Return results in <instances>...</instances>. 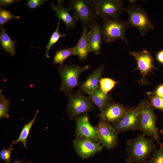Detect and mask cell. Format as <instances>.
Listing matches in <instances>:
<instances>
[{"label":"cell","instance_id":"cell-30","mask_svg":"<svg viewBox=\"0 0 163 163\" xmlns=\"http://www.w3.org/2000/svg\"><path fill=\"white\" fill-rule=\"evenodd\" d=\"M47 1L46 0H28L26 5L31 9L37 8Z\"/></svg>","mask_w":163,"mask_h":163},{"label":"cell","instance_id":"cell-2","mask_svg":"<svg viewBox=\"0 0 163 163\" xmlns=\"http://www.w3.org/2000/svg\"><path fill=\"white\" fill-rule=\"evenodd\" d=\"M67 5L73 12L77 20L81 22L83 28L87 30L96 22L98 16L94 0H72Z\"/></svg>","mask_w":163,"mask_h":163},{"label":"cell","instance_id":"cell-7","mask_svg":"<svg viewBox=\"0 0 163 163\" xmlns=\"http://www.w3.org/2000/svg\"><path fill=\"white\" fill-rule=\"evenodd\" d=\"M68 98L66 110L70 119L75 120L79 116L93 111L95 107L89 97L80 89L67 96Z\"/></svg>","mask_w":163,"mask_h":163},{"label":"cell","instance_id":"cell-14","mask_svg":"<svg viewBox=\"0 0 163 163\" xmlns=\"http://www.w3.org/2000/svg\"><path fill=\"white\" fill-rule=\"evenodd\" d=\"M105 66V64H102L95 69L84 82L80 83L79 87L83 93L88 95L98 87Z\"/></svg>","mask_w":163,"mask_h":163},{"label":"cell","instance_id":"cell-19","mask_svg":"<svg viewBox=\"0 0 163 163\" xmlns=\"http://www.w3.org/2000/svg\"><path fill=\"white\" fill-rule=\"evenodd\" d=\"M76 55L80 61L86 60L90 51L87 30L83 28L82 34L77 44L73 47Z\"/></svg>","mask_w":163,"mask_h":163},{"label":"cell","instance_id":"cell-34","mask_svg":"<svg viewBox=\"0 0 163 163\" xmlns=\"http://www.w3.org/2000/svg\"><path fill=\"white\" fill-rule=\"evenodd\" d=\"M12 163H24V161L21 159H16Z\"/></svg>","mask_w":163,"mask_h":163},{"label":"cell","instance_id":"cell-20","mask_svg":"<svg viewBox=\"0 0 163 163\" xmlns=\"http://www.w3.org/2000/svg\"><path fill=\"white\" fill-rule=\"evenodd\" d=\"M0 43L2 50L6 51L11 56L15 55L14 45L17 44L16 43L11 39L3 26H1L0 29Z\"/></svg>","mask_w":163,"mask_h":163},{"label":"cell","instance_id":"cell-25","mask_svg":"<svg viewBox=\"0 0 163 163\" xmlns=\"http://www.w3.org/2000/svg\"><path fill=\"white\" fill-rule=\"evenodd\" d=\"M118 82L109 78H101L99 82V86L104 93L108 94Z\"/></svg>","mask_w":163,"mask_h":163},{"label":"cell","instance_id":"cell-18","mask_svg":"<svg viewBox=\"0 0 163 163\" xmlns=\"http://www.w3.org/2000/svg\"><path fill=\"white\" fill-rule=\"evenodd\" d=\"M88 95L92 103L98 107L101 114L112 101L110 95L104 92L99 85Z\"/></svg>","mask_w":163,"mask_h":163},{"label":"cell","instance_id":"cell-21","mask_svg":"<svg viewBox=\"0 0 163 163\" xmlns=\"http://www.w3.org/2000/svg\"><path fill=\"white\" fill-rule=\"evenodd\" d=\"M38 112L39 110H37L33 119L29 123L24 125L18 139L16 140L13 141L11 144L13 145L15 144L21 142L22 143L24 147L25 148H27L26 140L31 128L37 118Z\"/></svg>","mask_w":163,"mask_h":163},{"label":"cell","instance_id":"cell-11","mask_svg":"<svg viewBox=\"0 0 163 163\" xmlns=\"http://www.w3.org/2000/svg\"><path fill=\"white\" fill-rule=\"evenodd\" d=\"M110 124L118 134L129 130H139L140 115L139 106L130 108L120 120Z\"/></svg>","mask_w":163,"mask_h":163},{"label":"cell","instance_id":"cell-13","mask_svg":"<svg viewBox=\"0 0 163 163\" xmlns=\"http://www.w3.org/2000/svg\"><path fill=\"white\" fill-rule=\"evenodd\" d=\"M73 143L76 152L83 159L90 157L101 152L104 147L100 142L82 138L76 137Z\"/></svg>","mask_w":163,"mask_h":163},{"label":"cell","instance_id":"cell-22","mask_svg":"<svg viewBox=\"0 0 163 163\" xmlns=\"http://www.w3.org/2000/svg\"><path fill=\"white\" fill-rule=\"evenodd\" d=\"M71 55H76L74 48L66 47L64 49H60L55 52L53 59V63L59 65H64L65 61Z\"/></svg>","mask_w":163,"mask_h":163},{"label":"cell","instance_id":"cell-3","mask_svg":"<svg viewBox=\"0 0 163 163\" xmlns=\"http://www.w3.org/2000/svg\"><path fill=\"white\" fill-rule=\"evenodd\" d=\"M89 67L88 65L82 66L77 64L59 65L58 70L62 79L59 90L67 96L73 93L74 88L80 86V75Z\"/></svg>","mask_w":163,"mask_h":163},{"label":"cell","instance_id":"cell-26","mask_svg":"<svg viewBox=\"0 0 163 163\" xmlns=\"http://www.w3.org/2000/svg\"><path fill=\"white\" fill-rule=\"evenodd\" d=\"M148 163H163V142L155 149L149 157Z\"/></svg>","mask_w":163,"mask_h":163},{"label":"cell","instance_id":"cell-10","mask_svg":"<svg viewBox=\"0 0 163 163\" xmlns=\"http://www.w3.org/2000/svg\"><path fill=\"white\" fill-rule=\"evenodd\" d=\"M97 116L99 121L95 127L100 142L104 147L108 149H113L118 144V134L100 113Z\"/></svg>","mask_w":163,"mask_h":163},{"label":"cell","instance_id":"cell-28","mask_svg":"<svg viewBox=\"0 0 163 163\" xmlns=\"http://www.w3.org/2000/svg\"><path fill=\"white\" fill-rule=\"evenodd\" d=\"M149 101L154 109L163 112V97L151 95Z\"/></svg>","mask_w":163,"mask_h":163},{"label":"cell","instance_id":"cell-16","mask_svg":"<svg viewBox=\"0 0 163 163\" xmlns=\"http://www.w3.org/2000/svg\"><path fill=\"white\" fill-rule=\"evenodd\" d=\"M129 109L122 104L112 101L101 114L107 121L112 123L120 120Z\"/></svg>","mask_w":163,"mask_h":163},{"label":"cell","instance_id":"cell-36","mask_svg":"<svg viewBox=\"0 0 163 163\" xmlns=\"http://www.w3.org/2000/svg\"><path fill=\"white\" fill-rule=\"evenodd\" d=\"M27 163H33L31 162V161H29L27 162Z\"/></svg>","mask_w":163,"mask_h":163},{"label":"cell","instance_id":"cell-4","mask_svg":"<svg viewBox=\"0 0 163 163\" xmlns=\"http://www.w3.org/2000/svg\"><path fill=\"white\" fill-rule=\"evenodd\" d=\"M138 106L140 115L139 130L145 136L155 140L159 144L161 136L156 125L157 118L154 108L145 100L140 102Z\"/></svg>","mask_w":163,"mask_h":163},{"label":"cell","instance_id":"cell-5","mask_svg":"<svg viewBox=\"0 0 163 163\" xmlns=\"http://www.w3.org/2000/svg\"><path fill=\"white\" fill-rule=\"evenodd\" d=\"M102 31L105 43L109 44L120 39L129 47L126 36V32L129 26L127 20L105 18L102 19Z\"/></svg>","mask_w":163,"mask_h":163},{"label":"cell","instance_id":"cell-12","mask_svg":"<svg viewBox=\"0 0 163 163\" xmlns=\"http://www.w3.org/2000/svg\"><path fill=\"white\" fill-rule=\"evenodd\" d=\"M75 120L76 124L75 134L76 137L100 142L95 127L93 126L89 121L88 113L80 115Z\"/></svg>","mask_w":163,"mask_h":163},{"label":"cell","instance_id":"cell-17","mask_svg":"<svg viewBox=\"0 0 163 163\" xmlns=\"http://www.w3.org/2000/svg\"><path fill=\"white\" fill-rule=\"evenodd\" d=\"M63 0H58L57 5L55 6L53 3L50 5L56 13V16L65 24L67 30L74 28L77 21L74 16H72L69 14L70 10L68 8L64 7L62 5Z\"/></svg>","mask_w":163,"mask_h":163},{"label":"cell","instance_id":"cell-15","mask_svg":"<svg viewBox=\"0 0 163 163\" xmlns=\"http://www.w3.org/2000/svg\"><path fill=\"white\" fill-rule=\"evenodd\" d=\"M90 52L96 55H99L102 50V43L103 40L102 26L96 21L88 32Z\"/></svg>","mask_w":163,"mask_h":163},{"label":"cell","instance_id":"cell-35","mask_svg":"<svg viewBox=\"0 0 163 163\" xmlns=\"http://www.w3.org/2000/svg\"><path fill=\"white\" fill-rule=\"evenodd\" d=\"M160 133H161L163 135V128L161 129H160Z\"/></svg>","mask_w":163,"mask_h":163},{"label":"cell","instance_id":"cell-27","mask_svg":"<svg viewBox=\"0 0 163 163\" xmlns=\"http://www.w3.org/2000/svg\"><path fill=\"white\" fill-rule=\"evenodd\" d=\"M20 18L18 16L12 14L9 11L3 8L0 7V25H3L10 21Z\"/></svg>","mask_w":163,"mask_h":163},{"label":"cell","instance_id":"cell-31","mask_svg":"<svg viewBox=\"0 0 163 163\" xmlns=\"http://www.w3.org/2000/svg\"><path fill=\"white\" fill-rule=\"evenodd\" d=\"M147 94L149 95H154L159 97H163V84L158 86L155 91L151 92H148Z\"/></svg>","mask_w":163,"mask_h":163},{"label":"cell","instance_id":"cell-8","mask_svg":"<svg viewBox=\"0 0 163 163\" xmlns=\"http://www.w3.org/2000/svg\"><path fill=\"white\" fill-rule=\"evenodd\" d=\"M129 54L132 56L136 61L137 67L134 70H139L142 77L138 82L142 85H149L146 80L147 76L150 73H153V70L158 69L154 65V59L151 53L144 49L141 51H130Z\"/></svg>","mask_w":163,"mask_h":163},{"label":"cell","instance_id":"cell-9","mask_svg":"<svg viewBox=\"0 0 163 163\" xmlns=\"http://www.w3.org/2000/svg\"><path fill=\"white\" fill-rule=\"evenodd\" d=\"M96 12L100 18H119L125 12L124 1L121 0H94Z\"/></svg>","mask_w":163,"mask_h":163},{"label":"cell","instance_id":"cell-29","mask_svg":"<svg viewBox=\"0 0 163 163\" xmlns=\"http://www.w3.org/2000/svg\"><path fill=\"white\" fill-rule=\"evenodd\" d=\"M14 149L13 145L11 144L6 149L3 148L0 152V158L5 163H11V154Z\"/></svg>","mask_w":163,"mask_h":163},{"label":"cell","instance_id":"cell-24","mask_svg":"<svg viewBox=\"0 0 163 163\" xmlns=\"http://www.w3.org/2000/svg\"><path fill=\"white\" fill-rule=\"evenodd\" d=\"M9 100L6 98L2 94V90L0 91V119L8 118L9 107L10 106Z\"/></svg>","mask_w":163,"mask_h":163},{"label":"cell","instance_id":"cell-6","mask_svg":"<svg viewBox=\"0 0 163 163\" xmlns=\"http://www.w3.org/2000/svg\"><path fill=\"white\" fill-rule=\"evenodd\" d=\"M129 26L136 28L140 35L143 37L150 31L153 30L154 25L146 10L138 5L130 3L126 8Z\"/></svg>","mask_w":163,"mask_h":163},{"label":"cell","instance_id":"cell-23","mask_svg":"<svg viewBox=\"0 0 163 163\" xmlns=\"http://www.w3.org/2000/svg\"><path fill=\"white\" fill-rule=\"evenodd\" d=\"M61 21V20L59 19L55 31L52 34L48 44L46 46V50L45 55L47 58L50 57L49 55V52L51 47L56 43L60 38L65 37L66 36L65 34H62L59 32V28Z\"/></svg>","mask_w":163,"mask_h":163},{"label":"cell","instance_id":"cell-1","mask_svg":"<svg viewBox=\"0 0 163 163\" xmlns=\"http://www.w3.org/2000/svg\"><path fill=\"white\" fill-rule=\"evenodd\" d=\"M145 137L140 133L127 140L126 163H148L152 153L158 146L154 144L153 139Z\"/></svg>","mask_w":163,"mask_h":163},{"label":"cell","instance_id":"cell-32","mask_svg":"<svg viewBox=\"0 0 163 163\" xmlns=\"http://www.w3.org/2000/svg\"><path fill=\"white\" fill-rule=\"evenodd\" d=\"M20 1L19 0H1L0 5L1 6L3 7L7 6L12 5L16 2H20Z\"/></svg>","mask_w":163,"mask_h":163},{"label":"cell","instance_id":"cell-33","mask_svg":"<svg viewBox=\"0 0 163 163\" xmlns=\"http://www.w3.org/2000/svg\"><path fill=\"white\" fill-rule=\"evenodd\" d=\"M155 58L156 60L159 63L163 65V49L157 52Z\"/></svg>","mask_w":163,"mask_h":163}]
</instances>
